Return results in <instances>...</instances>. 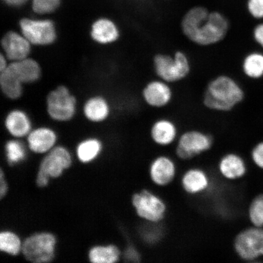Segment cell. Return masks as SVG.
Segmentation results:
<instances>
[{"label": "cell", "instance_id": "15", "mask_svg": "<svg viewBox=\"0 0 263 263\" xmlns=\"http://www.w3.org/2000/svg\"><path fill=\"white\" fill-rule=\"evenodd\" d=\"M181 185L190 195H200L204 193L211 185L209 174L199 167L186 170L181 177Z\"/></svg>", "mask_w": 263, "mask_h": 263}, {"label": "cell", "instance_id": "7", "mask_svg": "<svg viewBox=\"0 0 263 263\" xmlns=\"http://www.w3.org/2000/svg\"><path fill=\"white\" fill-rule=\"evenodd\" d=\"M55 236L49 233H40L26 238L22 252L29 261L35 263L50 262L54 258Z\"/></svg>", "mask_w": 263, "mask_h": 263}, {"label": "cell", "instance_id": "9", "mask_svg": "<svg viewBox=\"0 0 263 263\" xmlns=\"http://www.w3.org/2000/svg\"><path fill=\"white\" fill-rule=\"evenodd\" d=\"M234 249L243 260L254 261L263 256V228L254 226L239 233L234 240Z\"/></svg>", "mask_w": 263, "mask_h": 263}, {"label": "cell", "instance_id": "26", "mask_svg": "<svg viewBox=\"0 0 263 263\" xmlns=\"http://www.w3.org/2000/svg\"><path fill=\"white\" fill-rule=\"evenodd\" d=\"M21 239L14 233L9 231L0 233V250L13 256L17 255L21 251Z\"/></svg>", "mask_w": 263, "mask_h": 263}, {"label": "cell", "instance_id": "16", "mask_svg": "<svg viewBox=\"0 0 263 263\" xmlns=\"http://www.w3.org/2000/svg\"><path fill=\"white\" fill-rule=\"evenodd\" d=\"M90 35L97 44L108 45L117 42L120 38V32L117 25L111 20L101 18L92 24Z\"/></svg>", "mask_w": 263, "mask_h": 263}, {"label": "cell", "instance_id": "24", "mask_svg": "<svg viewBox=\"0 0 263 263\" xmlns=\"http://www.w3.org/2000/svg\"><path fill=\"white\" fill-rule=\"evenodd\" d=\"M242 69L249 78L256 80L263 77V54L252 52L246 55L242 62Z\"/></svg>", "mask_w": 263, "mask_h": 263}, {"label": "cell", "instance_id": "8", "mask_svg": "<svg viewBox=\"0 0 263 263\" xmlns=\"http://www.w3.org/2000/svg\"><path fill=\"white\" fill-rule=\"evenodd\" d=\"M21 33L32 45L48 46L57 39L54 22L49 19L22 18L20 21Z\"/></svg>", "mask_w": 263, "mask_h": 263}, {"label": "cell", "instance_id": "28", "mask_svg": "<svg viewBox=\"0 0 263 263\" xmlns=\"http://www.w3.org/2000/svg\"><path fill=\"white\" fill-rule=\"evenodd\" d=\"M249 218L253 226L263 228V195L253 200L249 209Z\"/></svg>", "mask_w": 263, "mask_h": 263}, {"label": "cell", "instance_id": "32", "mask_svg": "<svg viewBox=\"0 0 263 263\" xmlns=\"http://www.w3.org/2000/svg\"><path fill=\"white\" fill-rule=\"evenodd\" d=\"M253 35L256 42L263 48V24L255 26Z\"/></svg>", "mask_w": 263, "mask_h": 263}, {"label": "cell", "instance_id": "3", "mask_svg": "<svg viewBox=\"0 0 263 263\" xmlns=\"http://www.w3.org/2000/svg\"><path fill=\"white\" fill-rule=\"evenodd\" d=\"M153 67L157 78L171 84L185 80L192 71L189 55L182 50H177L173 54L156 53L153 58Z\"/></svg>", "mask_w": 263, "mask_h": 263}, {"label": "cell", "instance_id": "10", "mask_svg": "<svg viewBox=\"0 0 263 263\" xmlns=\"http://www.w3.org/2000/svg\"><path fill=\"white\" fill-rule=\"evenodd\" d=\"M141 96L147 106L159 109L172 103L174 91L172 84L157 78L147 82L141 92Z\"/></svg>", "mask_w": 263, "mask_h": 263}, {"label": "cell", "instance_id": "29", "mask_svg": "<svg viewBox=\"0 0 263 263\" xmlns=\"http://www.w3.org/2000/svg\"><path fill=\"white\" fill-rule=\"evenodd\" d=\"M61 0H31L33 12L39 15L51 14L59 8Z\"/></svg>", "mask_w": 263, "mask_h": 263}, {"label": "cell", "instance_id": "13", "mask_svg": "<svg viewBox=\"0 0 263 263\" xmlns=\"http://www.w3.org/2000/svg\"><path fill=\"white\" fill-rule=\"evenodd\" d=\"M32 44L22 33L9 31L2 40V47L9 61L15 62L28 58L31 54Z\"/></svg>", "mask_w": 263, "mask_h": 263}, {"label": "cell", "instance_id": "6", "mask_svg": "<svg viewBox=\"0 0 263 263\" xmlns=\"http://www.w3.org/2000/svg\"><path fill=\"white\" fill-rule=\"evenodd\" d=\"M77 99L64 85H61L49 92L47 98L49 116L59 122L71 120L77 112Z\"/></svg>", "mask_w": 263, "mask_h": 263}, {"label": "cell", "instance_id": "31", "mask_svg": "<svg viewBox=\"0 0 263 263\" xmlns=\"http://www.w3.org/2000/svg\"><path fill=\"white\" fill-rule=\"evenodd\" d=\"M252 158L256 165L263 169V142L255 146L252 151Z\"/></svg>", "mask_w": 263, "mask_h": 263}, {"label": "cell", "instance_id": "27", "mask_svg": "<svg viewBox=\"0 0 263 263\" xmlns=\"http://www.w3.org/2000/svg\"><path fill=\"white\" fill-rule=\"evenodd\" d=\"M6 158L11 165L17 164L24 160L26 156L24 143L18 140H10L5 146Z\"/></svg>", "mask_w": 263, "mask_h": 263}, {"label": "cell", "instance_id": "36", "mask_svg": "<svg viewBox=\"0 0 263 263\" xmlns=\"http://www.w3.org/2000/svg\"><path fill=\"white\" fill-rule=\"evenodd\" d=\"M8 59L5 57L3 53L1 54L0 57V71H3L6 70L8 67L9 64H8Z\"/></svg>", "mask_w": 263, "mask_h": 263}, {"label": "cell", "instance_id": "14", "mask_svg": "<svg viewBox=\"0 0 263 263\" xmlns=\"http://www.w3.org/2000/svg\"><path fill=\"white\" fill-rule=\"evenodd\" d=\"M150 137L156 145L170 146L178 139V128L176 123L170 118H160L151 125Z\"/></svg>", "mask_w": 263, "mask_h": 263}, {"label": "cell", "instance_id": "22", "mask_svg": "<svg viewBox=\"0 0 263 263\" xmlns=\"http://www.w3.org/2000/svg\"><path fill=\"white\" fill-rule=\"evenodd\" d=\"M0 85L3 94L10 100H18L24 93V84L9 66L0 74Z\"/></svg>", "mask_w": 263, "mask_h": 263}, {"label": "cell", "instance_id": "25", "mask_svg": "<svg viewBox=\"0 0 263 263\" xmlns=\"http://www.w3.org/2000/svg\"><path fill=\"white\" fill-rule=\"evenodd\" d=\"M102 149L100 141L96 139H88L79 144L77 156L83 163H88L96 159Z\"/></svg>", "mask_w": 263, "mask_h": 263}, {"label": "cell", "instance_id": "5", "mask_svg": "<svg viewBox=\"0 0 263 263\" xmlns=\"http://www.w3.org/2000/svg\"><path fill=\"white\" fill-rule=\"evenodd\" d=\"M132 203L137 215L149 223H160L165 218L166 205L159 196L144 189L135 193Z\"/></svg>", "mask_w": 263, "mask_h": 263}, {"label": "cell", "instance_id": "23", "mask_svg": "<svg viewBox=\"0 0 263 263\" xmlns=\"http://www.w3.org/2000/svg\"><path fill=\"white\" fill-rule=\"evenodd\" d=\"M120 251L117 246H96L91 249L88 257L94 263H114L119 261Z\"/></svg>", "mask_w": 263, "mask_h": 263}, {"label": "cell", "instance_id": "1", "mask_svg": "<svg viewBox=\"0 0 263 263\" xmlns=\"http://www.w3.org/2000/svg\"><path fill=\"white\" fill-rule=\"evenodd\" d=\"M245 98V91L234 78L228 74L216 76L210 80L203 93V106L216 112H229Z\"/></svg>", "mask_w": 263, "mask_h": 263}, {"label": "cell", "instance_id": "19", "mask_svg": "<svg viewBox=\"0 0 263 263\" xmlns=\"http://www.w3.org/2000/svg\"><path fill=\"white\" fill-rule=\"evenodd\" d=\"M5 123L8 133L16 138L28 136L32 130L30 118L21 109L10 111L5 118Z\"/></svg>", "mask_w": 263, "mask_h": 263}, {"label": "cell", "instance_id": "18", "mask_svg": "<svg viewBox=\"0 0 263 263\" xmlns=\"http://www.w3.org/2000/svg\"><path fill=\"white\" fill-rule=\"evenodd\" d=\"M220 175L228 180H236L245 175L247 168L245 160L235 153H228L222 156L218 163Z\"/></svg>", "mask_w": 263, "mask_h": 263}, {"label": "cell", "instance_id": "4", "mask_svg": "<svg viewBox=\"0 0 263 263\" xmlns=\"http://www.w3.org/2000/svg\"><path fill=\"white\" fill-rule=\"evenodd\" d=\"M211 135L198 129H190L180 135L176 141V155L183 161H189L211 149Z\"/></svg>", "mask_w": 263, "mask_h": 263}, {"label": "cell", "instance_id": "30", "mask_svg": "<svg viewBox=\"0 0 263 263\" xmlns=\"http://www.w3.org/2000/svg\"><path fill=\"white\" fill-rule=\"evenodd\" d=\"M247 7L249 14L253 17L263 18V0H248Z\"/></svg>", "mask_w": 263, "mask_h": 263}, {"label": "cell", "instance_id": "33", "mask_svg": "<svg viewBox=\"0 0 263 263\" xmlns=\"http://www.w3.org/2000/svg\"><path fill=\"white\" fill-rule=\"evenodd\" d=\"M8 190V183L6 182L4 173L2 169L0 172V197L2 199L6 195Z\"/></svg>", "mask_w": 263, "mask_h": 263}, {"label": "cell", "instance_id": "2", "mask_svg": "<svg viewBox=\"0 0 263 263\" xmlns=\"http://www.w3.org/2000/svg\"><path fill=\"white\" fill-rule=\"evenodd\" d=\"M229 29L228 18L221 12L212 11L208 15L192 20L183 28L182 32L192 44L208 47L224 40Z\"/></svg>", "mask_w": 263, "mask_h": 263}, {"label": "cell", "instance_id": "37", "mask_svg": "<svg viewBox=\"0 0 263 263\" xmlns=\"http://www.w3.org/2000/svg\"><path fill=\"white\" fill-rule=\"evenodd\" d=\"M126 254L127 258L130 259H133L135 261H137V259L139 258V256L137 254V251L133 248H129V249H128Z\"/></svg>", "mask_w": 263, "mask_h": 263}, {"label": "cell", "instance_id": "17", "mask_svg": "<svg viewBox=\"0 0 263 263\" xmlns=\"http://www.w3.org/2000/svg\"><path fill=\"white\" fill-rule=\"evenodd\" d=\"M57 136L50 128L42 127L31 130L27 136L29 149L32 152L43 154L51 151L57 143Z\"/></svg>", "mask_w": 263, "mask_h": 263}, {"label": "cell", "instance_id": "12", "mask_svg": "<svg viewBox=\"0 0 263 263\" xmlns=\"http://www.w3.org/2000/svg\"><path fill=\"white\" fill-rule=\"evenodd\" d=\"M148 173L151 182L154 185L160 187L166 186L175 179L176 164L169 156H157L151 161Z\"/></svg>", "mask_w": 263, "mask_h": 263}, {"label": "cell", "instance_id": "35", "mask_svg": "<svg viewBox=\"0 0 263 263\" xmlns=\"http://www.w3.org/2000/svg\"><path fill=\"white\" fill-rule=\"evenodd\" d=\"M3 2L12 7L17 8L25 5L28 0H3Z\"/></svg>", "mask_w": 263, "mask_h": 263}, {"label": "cell", "instance_id": "34", "mask_svg": "<svg viewBox=\"0 0 263 263\" xmlns=\"http://www.w3.org/2000/svg\"><path fill=\"white\" fill-rule=\"evenodd\" d=\"M49 177L45 175L41 172H38L37 179H36V183L39 187H45L47 186L49 183Z\"/></svg>", "mask_w": 263, "mask_h": 263}, {"label": "cell", "instance_id": "21", "mask_svg": "<svg viewBox=\"0 0 263 263\" xmlns=\"http://www.w3.org/2000/svg\"><path fill=\"white\" fill-rule=\"evenodd\" d=\"M84 114L88 120L100 123L106 120L110 113V105L103 97H91L85 102Z\"/></svg>", "mask_w": 263, "mask_h": 263}, {"label": "cell", "instance_id": "20", "mask_svg": "<svg viewBox=\"0 0 263 263\" xmlns=\"http://www.w3.org/2000/svg\"><path fill=\"white\" fill-rule=\"evenodd\" d=\"M9 67L24 84L34 83L41 77L40 65L34 59L29 57L21 61L12 62Z\"/></svg>", "mask_w": 263, "mask_h": 263}, {"label": "cell", "instance_id": "11", "mask_svg": "<svg viewBox=\"0 0 263 263\" xmlns=\"http://www.w3.org/2000/svg\"><path fill=\"white\" fill-rule=\"evenodd\" d=\"M72 163L71 154L66 148L58 146L50 151L42 160L39 172L49 178H57Z\"/></svg>", "mask_w": 263, "mask_h": 263}]
</instances>
